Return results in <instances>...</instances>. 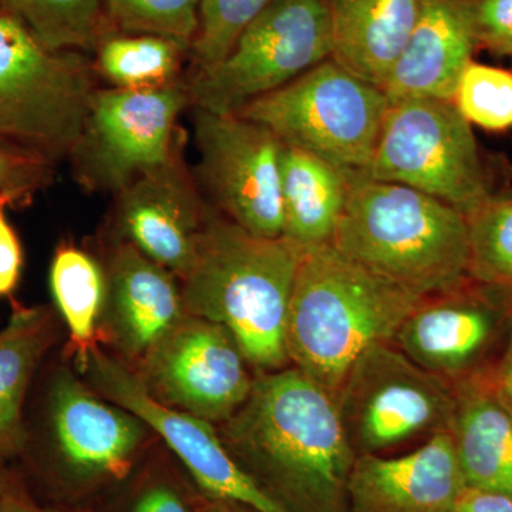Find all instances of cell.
Returning <instances> with one entry per match:
<instances>
[{
    "mask_svg": "<svg viewBox=\"0 0 512 512\" xmlns=\"http://www.w3.org/2000/svg\"><path fill=\"white\" fill-rule=\"evenodd\" d=\"M423 0H328L332 59L383 89Z\"/></svg>",
    "mask_w": 512,
    "mask_h": 512,
    "instance_id": "cell-21",
    "label": "cell"
},
{
    "mask_svg": "<svg viewBox=\"0 0 512 512\" xmlns=\"http://www.w3.org/2000/svg\"><path fill=\"white\" fill-rule=\"evenodd\" d=\"M56 336L55 312L47 306H15L8 325L0 330V454L8 460L25 451L23 404Z\"/></svg>",
    "mask_w": 512,
    "mask_h": 512,
    "instance_id": "cell-23",
    "label": "cell"
},
{
    "mask_svg": "<svg viewBox=\"0 0 512 512\" xmlns=\"http://www.w3.org/2000/svg\"><path fill=\"white\" fill-rule=\"evenodd\" d=\"M114 32L170 37L191 47L200 0H103Z\"/></svg>",
    "mask_w": 512,
    "mask_h": 512,
    "instance_id": "cell-29",
    "label": "cell"
},
{
    "mask_svg": "<svg viewBox=\"0 0 512 512\" xmlns=\"http://www.w3.org/2000/svg\"><path fill=\"white\" fill-rule=\"evenodd\" d=\"M335 399L357 457L451 431L456 412L453 384L416 365L393 342L357 357Z\"/></svg>",
    "mask_w": 512,
    "mask_h": 512,
    "instance_id": "cell-10",
    "label": "cell"
},
{
    "mask_svg": "<svg viewBox=\"0 0 512 512\" xmlns=\"http://www.w3.org/2000/svg\"><path fill=\"white\" fill-rule=\"evenodd\" d=\"M99 338L134 369L188 315L177 276L134 245L110 252Z\"/></svg>",
    "mask_w": 512,
    "mask_h": 512,
    "instance_id": "cell-17",
    "label": "cell"
},
{
    "mask_svg": "<svg viewBox=\"0 0 512 512\" xmlns=\"http://www.w3.org/2000/svg\"><path fill=\"white\" fill-rule=\"evenodd\" d=\"M362 174L424 192L464 217L495 192L473 126L450 100L390 104L375 154Z\"/></svg>",
    "mask_w": 512,
    "mask_h": 512,
    "instance_id": "cell-8",
    "label": "cell"
},
{
    "mask_svg": "<svg viewBox=\"0 0 512 512\" xmlns=\"http://www.w3.org/2000/svg\"><path fill=\"white\" fill-rule=\"evenodd\" d=\"M302 252L284 237L251 234L207 204L194 264L181 279L185 311L227 328L255 375L292 366L286 322Z\"/></svg>",
    "mask_w": 512,
    "mask_h": 512,
    "instance_id": "cell-2",
    "label": "cell"
},
{
    "mask_svg": "<svg viewBox=\"0 0 512 512\" xmlns=\"http://www.w3.org/2000/svg\"><path fill=\"white\" fill-rule=\"evenodd\" d=\"M8 204L0 202V298L18 288L23 268V249L18 234L6 217Z\"/></svg>",
    "mask_w": 512,
    "mask_h": 512,
    "instance_id": "cell-34",
    "label": "cell"
},
{
    "mask_svg": "<svg viewBox=\"0 0 512 512\" xmlns=\"http://www.w3.org/2000/svg\"><path fill=\"white\" fill-rule=\"evenodd\" d=\"M332 245L419 298L468 281L466 217L431 195L353 173Z\"/></svg>",
    "mask_w": 512,
    "mask_h": 512,
    "instance_id": "cell-4",
    "label": "cell"
},
{
    "mask_svg": "<svg viewBox=\"0 0 512 512\" xmlns=\"http://www.w3.org/2000/svg\"><path fill=\"white\" fill-rule=\"evenodd\" d=\"M467 487L451 431L399 457L363 454L348 483L350 512H454Z\"/></svg>",
    "mask_w": 512,
    "mask_h": 512,
    "instance_id": "cell-18",
    "label": "cell"
},
{
    "mask_svg": "<svg viewBox=\"0 0 512 512\" xmlns=\"http://www.w3.org/2000/svg\"><path fill=\"white\" fill-rule=\"evenodd\" d=\"M92 389L136 414L181 461L198 493L245 505L256 512H288L252 480L225 447L215 424L164 406L148 394L136 372L99 345L82 367Z\"/></svg>",
    "mask_w": 512,
    "mask_h": 512,
    "instance_id": "cell-13",
    "label": "cell"
},
{
    "mask_svg": "<svg viewBox=\"0 0 512 512\" xmlns=\"http://www.w3.org/2000/svg\"><path fill=\"white\" fill-rule=\"evenodd\" d=\"M198 512H256L245 505L231 501L214 500L198 493Z\"/></svg>",
    "mask_w": 512,
    "mask_h": 512,
    "instance_id": "cell-38",
    "label": "cell"
},
{
    "mask_svg": "<svg viewBox=\"0 0 512 512\" xmlns=\"http://www.w3.org/2000/svg\"><path fill=\"white\" fill-rule=\"evenodd\" d=\"M325 158L285 146L281 154L282 237L296 247L311 249L332 244L352 174Z\"/></svg>",
    "mask_w": 512,
    "mask_h": 512,
    "instance_id": "cell-22",
    "label": "cell"
},
{
    "mask_svg": "<svg viewBox=\"0 0 512 512\" xmlns=\"http://www.w3.org/2000/svg\"><path fill=\"white\" fill-rule=\"evenodd\" d=\"M453 103L471 126L503 133L512 128V72L471 60L458 80Z\"/></svg>",
    "mask_w": 512,
    "mask_h": 512,
    "instance_id": "cell-30",
    "label": "cell"
},
{
    "mask_svg": "<svg viewBox=\"0 0 512 512\" xmlns=\"http://www.w3.org/2000/svg\"><path fill=\"white\" fill-rule=\"evenodd\" d=\"M46 448L39 473L60 497L117 490L138 468L150 427L106 402L72 370L60 367L46 394Z\"/></svg>",
    "mask_w": 512,
    "mask_h": 512,
    "instance_id": "cell-7",
    "label": "cell"
},
{
    "mask_svg": "<svg viewBox=\"0 0 512 512\" xmlns=\"http://www.w3.org/2000/svg\"><path fill=\"white\" fill-rule=\"evenodd\" d=\"M120 490L116 512H198V491L163 461L137 468Z\"/></svg>",
    "mask_w": 512,
    "mask_h": 512,
    "instance_id": "cell-31",
    "label": "cell"
},
{
    "mask_svg": "<svg viewBox=\"0 0 512 512\" xmlns=\"http://www.w3.org/2000/svg\"><path fill=\"white\" fill-rule=\"evenodd\" d=\"M332 56L328 0H275L245 29L228 56L192 74L191 104L232 114Z\"/></svg>",
    "mask_w": 512,
    "mask_h": 512,
    "instance_id": "cell-9",
    "label": "cell"
},
{
    "mask_svg": "<svg viewBox=\"0 0 512 512\" xmlns=\"http://www.w3.org/2000/svg\"><path fill=\"white\" fill-rule=\"evenodd\" d=\"M50 289L70 335L69 352L82 370L87 353L97 345L107 279L104 266L89 252L62 242L50 265Z\"/></svg>",
    "mask_w": 512,
    "mask_h": 512,
    "instance_id": "cell-24",
    "label": "cell"
},
{
    "mask_svg": "<svg viewBox=\"0 0 512 512\" xmlns=\"http://www.w3.org/2000/svg\"><path fill=\"white\" fill-rule=\"evenodd\" d=\"M94 64L76 50H52L0 9V141L70 157L82 136L94 87Z\"/></svg>",
    "mask_w": 512,
    "mask_h": 512,
    "instance_id": "cell-5",
    "label": "cell"
},
{
    "mask_svg": "<svg viewBox=\"0 0 512 512\" xmlns=\"http://www.w3.org/2000/svg\"><path fill=\"white\" fill-rule=\"evenodd\" d=\"M466 221L468 279L512 302V191H495Z\"/></svg>",
    "mask_w": 512,
    "mask_h": 512,
    "instance_id": "cell-27",
    "label": "cell"
},
{
    "mask_svg": "<svg viewBox=\"0 0 512 512\" xmlns=\"http://www.w3.org/2000/svg\"><path fill=\"white\" fill-rule=\"evenodd\" d=\"M491 377H493L498 396L512 413V328L503 353L498 357L493 372H491Z\"/></svg>",
    "mask_w": 512,
    "mask_h": 512,
    "instance_id": "cell-37",
    "label": "cell"
},
{
    "mask_svg": "<svg viewBox=\"0 0 512 512\" xmlns=\"http://www.w3.org/2000/svg\"><path fill=\"white\" fill-rule=\"evenodd\" d=\"M0 512H80L67 510L62 507L43 505L30 495L25 485L20 483L19 478L13 480L3 497L0 498Z\"/></svg>",
    "mask_w": 512,
    "mask_h": 512,
    "instance_id": "cell-36",
    "label": "cell"
},
{
    "mask_svg": "<svg viewBox=\"0 0 512 512\" xmlns=\"http://www.w3.org/2000/svg\"><path fill=\"white\" fill-rule=\"evenodd\" d=\"M389 107L380 87L329 57L237 114L268 128L285 146L365 173Z\"/></svg>",
    "mask_w": 512,
    "mask_h": 512,
    "instance_id": "cell-6",
    "label": "cell"
},
{
    "mask_svg": "<svg viewBox=\"0 0 512 512\" xmlns=\"http://www.w3.org/2000/svg\"><path fill=\"white\" fill-rule=\"evenodd\" d=\"M477 50L466 0H423L419 18L383 86L390 104L409 99L453 101Z\"/></svg>",
    "mask_w": 512,
    "mask_h": 512,
    "instance_id": "cell-19",
    "label": "cell"
},
{
    "mask_svg": "<svg viewBox=\"0 0 512 512\" xmlns=\"http://www.w3.org/2000/svg\"><path fill=\"white\" fill-rule=\"evenodd\" d=\"M491 372L453 384L451 436L468 487L512 495V413Z\"/></svg>",
    "mask_w": 512,
    "mask_h": 512,
    "instance_id": "cell-20",
    "label": "cell"
},
{
    "mask_svg": "<svg viewBox=\"0 0 512 512\" xmlns=\"http://www.w3.org/2000/svg\"><path fill=\"white\" fill-rule=\"evenodd\" d=\"M195 183L214 210L265 238L282 237L281 154L268 128L237 113L194 107Z\"/></svg>",
    "mask_w": 512,
    "mask_h": 512,
    "instance_id": "cell-12",
    "label": "cell"
},
{
    "mask_svg": "<svg viewBox=\"0 0 512 512\" xmlns=\"http://www.w3.org/2000/svg\"><path fill=\"white\" fill-rule=\"evenodd\" d=\"M275 0H200L198 32L190 47L194 74L221 63L245 29Z\"/></svg>",
    "mask_w": 512,
    "mask_h": 512,
    "instance_id": "cell-28",
    "label": "cell"
},
{
    "mask_svg": "<svg viewBox=\"0 0 512 512\" xmlns=\"http://www.w3.org/2000/svg\"><path fill=\"white\" fill-rule=\"evenodd\" d=\"M421 299L367 271L332 244L305 249L286 322L291 365L336 397L357 357L393 342Z\"/></svg>",
    "mask_w": 512,
    "mask_h": 512,
    "instance_id": "cell-3",
    "label": "cell"
},
{
    "mask_svg": "<svg viewBox=\"0 0 512 512\" xmlns=\"http://www.w3.org/2000/svg\"><path fill=\"white\" fill-rule=\"evenodd\" d=\"M512 328V302L468 281L427 296L403 320L393 343L427 372L456 384L493 370Z\"/></svg>",
    "mask_w": 512,
    "mask_h": 512,
    "instance_id": "cell-15",
    "label": "cell"
},
{
    "mask_svg": "<svg viewBox=\"0 0 512 512\" xmlns=\"http://www.w3.org/2000/svg\"><path fill=\"white\" fill-rule=\"evenodd\" d=\"M477 49L512 57V0H466Z\"/></svg>",
    "mask_w": 512,
    "mask_h": 512,
    "instance_id": "cell-33",
    "label": "cell"
},
{
    "mask_svg": "<svg viewBox=\"0 0 512 512\" xmlns=\"http://www.w3.org/2000/svg\"><path fill=\"white\" fill-rule=\"evenodd\" d=\"M0 9L52 50L89 52L113 30L103 0H0Z\"/></svg>",
    "mask_w": 512,
    "mask_h": 512,
    "instance_id": "cell-26",
    "label": "cell"
},
{
    "mask_svg": "<svg viewBox=\"0 0 512 512\" xmlns=\"http://www.w3.org/2000/svg\"><path fill=\"white\" fill-rule=\"evenodd\" d=\"M191 103L175 80L147 90H96L82 136L70 154L77 183L119 195L180 150L177 121Z\"/></svg>",
    "mask_w": 512,
    "mask_h": 512,
    "instance_id": "cell-11",
    "label": "cell"
},
{
    "mask_svg": "<svg viewBox=\"0 0 512 512\" xmlns=\"http://www.w3.org/2000/svg\"><path fill=\"white\" fill-rule=\"evenodd\" d=\"M454 512H512V495L467 485L458 497Z\"/></svg>",
    "mask_w": 512,
    "mask_h": 512,
    "instance_id": "cell-35",
    "label": "cell"
},
{
    "mask_svg": "<svg viewBox=\"0 0 512 512\" xmlns=\"http://www.w3.org/2000/svg\"><path fill=\"white\" fill-rule=\"evenodd\" d=\"M8 461V458H5L0 454V498H2L3 494L8 491V488L16 478L15 474L10 471Z\"/></svg>",
    "mask_w": 512,
    "mask_h": 512,
    "instance_id": "cell-39",
    "label": "cell"
},
{
    "mask_svg": "<svg viewBox=\"0 0 512 512\" xmlns=\"http://www.w3.org/2000/svg\"><path fill=\"white\" fill-rule=\"evenodd\" d=\"M133 370L157 402L217 426L245 403L255 379L235 336L192 315Z\"/></svg>",
    "mask_w": 512,
    "mask_h": 512,
    "instance_id": "cell-14",
    "label": "cell"
},
{
    "mask_svg": "<svg viewBox=\"0 0 512 512\" xmlns=\"http://www.w3.org/2000/svg\"><path fill=\"white\" fill-rule=\"evenodd\" d=\"M218 434L231 456L288 512H350L356 453L335 396L295 366L255 375Z\"/></svg>",
    "mask_w": 512,
    "mask_h": 512,
    "instance_id": "cell-1",
    "label": "cell"
},
{
    "mask_svg": "<svg viewBox=\"0 0 512 512\" xmlns=\"http://www.w3.org/2000/svg\"><path fill=\"white\" fill-rule=\"evenodd\" d=\"M55 174V161L0 141V202L8 207L30 204L37 192L53 183Z\"/></svg>",
    "mask_w": 512,
    "mask_h": 512,
    "instance_id": "cell-32",
    "label": "cell"
},
{
    "mask_svg": "<svg viewBox=\"0 0 512 512\" xmlns=\"http://www.w3.org/2000/svg\"><path fill=\"white\" fill-rule=\"evenodd\" d=\"M94 50V69L116 89L147 90L175 82L190 47L170 37L110 30Z\"/></svg>",
    "mask_w": 512,
    "mask_h": 512,
    "instance_id": "cell-25",
    "label": "cell"
},
{
    "mask_svg": "<svg viewBox=\"0 0 512 512\" xmlns=\"http://www.w3.org/2000/svg\"><path fill=\"white\" fill-rule=\"evenodd\" d=\"M207 202L185 167L181 148L163 167L138 177L117 195L121 241L183 279L194 264Z\"/></svg>",
    "mask_w": 512,
    "mask_h": 512,
    "instance_id": "cell-16",
    "label": "cell"
}]
</instances>
